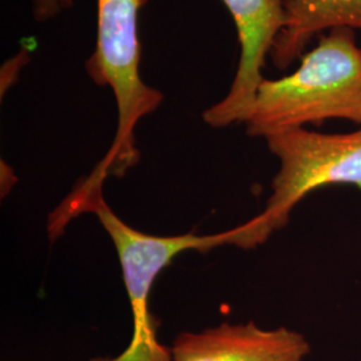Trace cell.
Here are the masks:
<instances>
[{
	"instance_id": "1",
	"label": "cell",
	"mask_w": 361,
	"mask_h": 361,
	"mask_svg": "<svg viewBox=\"0 0 361 361\" xmlns=\"http://www.w3.org/2000/svg\"><path fill=\"white\" fill-rule=\"evenodd\" d=\"M356 30L336 27L301 56L296 71L265 79L246 118V134H271L347 119L361 125V47Z\"/></svg>"
},
{
	"instance_id": "2",
	"label": "cell",
	"mask_w": 361,
	"mask_h": 361,
	"mask_svg": "<svg viewBox=\"0 0 361 361\" xmlns=\"http://www.w3.org/2000/svg\"><path fill=\"white\" fill-rule=\"evenodd\" d=\"M94 213L116 246L122 277L129 296L134 331L128 348L116 357H92L90 361H173L171 350L157 337V320L149 310V297L157 277L173 258L188 250L209 252L232 245V229L217 234L153 235L131 228L104 201L102 188L73 190L50 216L58 233L79 214Z\"/></svg>"
},
{
	"instance_id": "3",
	"label": "cell",
	"mask_w": 361,
	"mask_h": 361,
	"mask_svg": "<svg viewBox=\"0 0 361 361\" xmlns=\"http://www.w3.org/2000/svg\"><path fill=\"white\" fill-rule=\"evenodd\" d=\"M146 0H97V43L86 61V73L116 98L118 126L110 149L89 174L102 182L122 177L140 161L135 129L165 99L162 91L145 83L140 73L138 13Z\"/></svg>"
},
{
	"instance_id": "4",
	"label": "cell",
	"mask_w": 361,
	"mask_h": 361,
	"mask_svg": "<svg viewBox=\"0 0 361 361\" xmlns=\"http://www.w3.org/2000/svg\"><path fill=\"white\" fill-rule=\"evenodd\" d=\"M280 162L264 210L233 228L232 246L256 249L288 225L295 207L317 189L350 185L361 190V128L345 134H323L305 128L265 138Z\"/></svg>"
},
{
	"instance_id": "5",
	"label": "cell",
	"mask_w": 361,
	"mask_h": 361,
	"mask_svg": "<svg viewBox=\"0 0 361 361\" xmlns=\"http://www.w3.org/2000/svg\"><path fill=\"white\" fill-rule=\"evenodd\" d=\"M232 15L240 61L228 94L202 114L213 129L244 123L264 80L262 68L286 20L284 0H222Z\"/></svg>"
},
{
	"instance_id": "6",
	"label": "cell",
	"mask_w": 361,
	"mask_h": 361,
	"mask_svg": "<svg viewBox=\"0 0 361 361\" xmlns=\"http://www.w3.org/2000/svg\"><path fill=\"white\" fill-rule=\"evenodd\" d=\"M170 350L173 361H307L312 348L297 331L286 326L264 329L249 322L182 332Z\"/></svg>"
},
{
	"instance_id": "7",
	"label": "cell",
	"mask_w": 361,
	"mask_h": 361,
	"mask_svg": "<svg viewBox=\"0 0 361 361\" xmlns=\"http://www.w3.org/2000/svg\"><path fill=\"white\" fill-rule=\"evenodd\" d=\"M284 8L285 26L269 55L279 70L295 63L323 31L336 27L361 30V0H284Z\"/></svg>"
},
{
	"instance_id": "8",
	"label": "cell",
	"mask_w": 361,
	"mask_h": 361,
	"mask_svg": "<svg viewBox=\"0 0 361 361\" xmlns=\"http://www.w3.org/2000/svg\"><path fill=\"white\" fill-rule=\"evenodd\" d=\"M28 62H30V50L27 47H23L16 52V55H13L11 59H8L7 62H4V65L1 66V71H0L1 99L4 94L16 85L23 67L28 65Z\"/></svg>"
},
{
	"instance_id": "9",
	"label": "cell",
	"mask_w": 361,
	"mask_h": 361,
	"mask_svg": "<svg viewBox=\"0 0 361 361\" xmlns=\"http://www.w3.org/2000/svg\"><path fill=\"white\" fill-rule=\"evenodd\" d=\"M75 0H32V13L38 23H46L55 19L74 6Z\"/></svg>"
},
{
	"instance_id": "10",
	"label": "cell",
	"mask_w": 361,
	"mask_h": 361,
	"mask_svg": "<svg viewBox=\"0 0 361 361\" xmlns=\"http://www.w3.org/2000/svg\"><path fill=\"white\" fill-rule=\"evenodd\" d=\"M0 169H1V195H7L11 192L13 186L18 182V177L13 173V169L4 161H1L0 164Z\"/></svg>"
}]
</instances>
